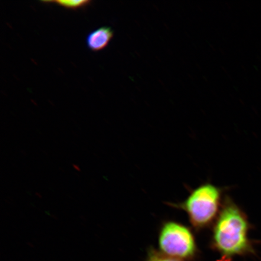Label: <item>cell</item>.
Here are the masks:
<instances>
[{"label":"cell","instance_id":"6da1fadb","mask_svg":"<svg viewBox=\"0 0 261 261\" xmlns=\"http://www.w3.org/2000/svg\"><path fill=\"white\" fill-rule=\"evenodd\" d=\"M249 223L245 215L231 201H227L220 212L214 230V244L219 252L227 256L247 252Z\"/></svg>","mask_w":261,"mask_h":261},{"label":"cell","instance_id":"7a4b0ae2","mask_svg":"<svg viewBox=\"0 0 261 261\" xmlns=\"http://www.w3.org/2000/svg\"><path fill=\"white\" fill-rule=\"evenodd\" d=\"M220 201L219 189L206 184L196 189L182 205L197 228L207 226L216 217Z\"/></svg>","mask_w":261,"mask_h":261},{"label":"cell","instance_id":"3957f363","mask_svg":"<svg viewBox=\"0 0 261 261\" xmlns=\"http://www.w3.org/2000/svg\"><path fill=\"white\" fill-rule=\"evenodd\" d=\"M159 246L165 255L174 258H189L194 255L196 249L191 231L175 222L163 225L160 233Z\"/></svg>","mask_w":261,"mask_h":261},{"label":"cell","instance_id":"277c9868","mask_svg":"<svg viewBox=\"0 0 261 261\" xmlns=\"http://www.w3.org/2000/svg\"><path fill=\"white\" fill-rule=\"evenodd\" d=\"M113 35V29L108 26L96 29L90 32L87 37V47L93 51L102 50L109 45Z\"/></svg>","mask_w":261,"mask_h":261},{"label":"cell","instance_id":"5b68a950","mask_svg":"<svg viewBox=\"0 0 261 261\" xmlns=\"http://www.w3.org/2000/svg\"><path fill=\"white\" fill-rule=\"evenodd\" d=\"M41 3H47V4H55L58 6H61L65 9H69V10H77L81 8H84L87 7V6H89L91 4V1L90 0H80V1H77V0H67V1H65V0H57V1H51V0H43V1H41Z\"/></svg>","mask_w":261,"mask_h":261},{"label":"cell","instance_id":"8992f818","mask_svg":"<svg viewBox=\"0 0 261 261\" xmlns=\"http://www.w3.org/2000/svg\"><path fill=\"white\" fill-rule=\"evenodd\" d=\"M148 261H179L174 257L163 255L158 252L151 251L149 253Z\"/></svg>","mask_w":261,"mask_h":261}]
</instances>
